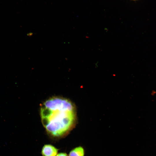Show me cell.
Segmentation results:
<instances>
[{
	"instance_id": "277c9868",
	"label": "cell",
	"mask_w": 156,
	"mask_h": 156,
	"mask_svg": "<svg viewBox=\"0 0 156 156\" xmlns=\"http://www.w3.org/2000/svg\"><path fill=\"white\" fill-rule=\"evenodd\" d=\"M56 156H68V155L65 152L58 153Z\"/></svg>"
},
{
	"instance_id": "6da1fadb",
	"label": "cell",
	"mask_w": 156,
	"mask_h": 156,
	"mask_svg": "<svg viewBox=\"0 0 156 156\" xmlns=\"http://www.w3.org/2000/svg\"><path fill=\"white\" fill-rule=\"evenodd\" d=\"M40 112L42 125L48 135L53 140L65 138L75 126V108L67 99L50 98L42 104Z\"/></svg>"
},
{
	"instance_id": "3957f363",
	"label": "cell",
	"mask_w": 156,
	"mask_h": 156,
	"mask_svg": "<svg viewBox=\"0 0 156 156\" xmlns=\"http://www.w3.org/2000/svg\"><path fill=\"white\" fill-rule=\"evenodd\" d=\"M85 151L81 146H79L72 149L69 152L68 156H85Z\"/></svg>"
},
{
	"instance_id": "7a4b0ae2",
	"label": "cell",
	"mask_w": 156,
	"mask_h": 156,
	"mask_svg": "<svg viewBox=\"0 0 156 156\" xmlns=\"http://www.w3.org/2000/svg\"><path fill=\"white\" fill-rule=\"evenodd\" d=\"M59 150L51 144H46L42 146L41 154L42 156H56L58 153Z\"/></svg>"
},
{
	"instance_id": "5b68a950",
	"label": "cell",
	"mask_w": 156,
	"mask_h": 156,
	"mask_svg": "<svg viewBox=\"0 0 156 156\" xmlns=\"http://www.w3.org/2000/svg\"><path fill=\"white\" fill-rule=\"evenodd\" d=\"M132 0L135 1V0Z\"/></svg>"
}]
</instances>
